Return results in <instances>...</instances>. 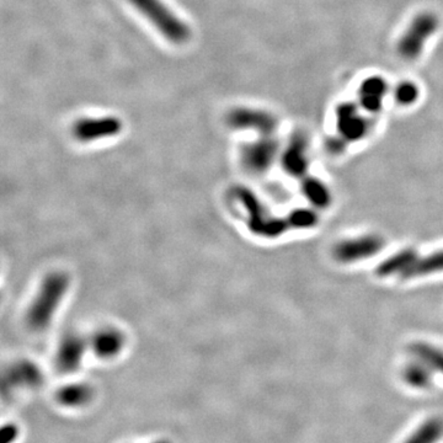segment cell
<instances>
[{
    "label": "cell",
    "mask_w": 443,
    "mask_h": 443,
    "mask_svg": "<svg viewBox=\"0 0 443 443\" xmlns=\"http://www.w3.org/2000/svg\"><path fill=\"white\" fill-rule=\"evenodd\" d=\"M122 131V121L114 116L99 119H83L73 126V136L76 141L88 143L99 139L114 137Z\"/></svg>",
    "instance_id": "cell-8"
},
{
    "label": "cell",
    "mask_w": 443,
    "mask_h": 443,
    "mask_svg": "<svg viewBox=\"0 0 443 443\" xmlns=\"http://www.w3.org/2000/svg\"><path fill=\"white\" fill-rule=\"evenodd\" d=\"M85 343L76 335H69L64 338L57 351L58 370L66 373H71L81 367V361L84 358Z\"/></svg>",
    "instance_id": "cell-11"
},
{
    "label": "cell",
    "mask_w": 443,
    "mask_h": 443,
    "mask_svg": "<svg viewBox=\"0 0 443 443\" xmlns=\"http://www.w3.org/2000/svg\"><path fill=\"white\" fill-rule=\"evenodd\" d=\"M300 189L305 200L308 201L310 205L317 210H325L333 202L331 191L318 177H308V175L303 177Z\"/></svg>",
    "instance_id": "cell-13"
},
{
    "label": "cell",
    "mask_w": 443,
    "mask_h": 443,
    "mask_svg": "<svg viewBox=\"0 0 443 443\" xmlns=\"http://www.w3.org/2000/svg\"><path fill=\"white\" fill-rule=\"evenodd\" d=\"M124 348V336L114 329L101 330L93 340V348L96 356L112 358Z\"/></svg>",
    "instance_id": "cell-15"
},
{
    "label": "cell",
    "mask_w": 443,
    "mask_h": 443,
    "mask_svg": "<svg viewBox=\"0 0 443 443\" xmlns=\"http://www.w3.org/2000/svg\"><path fill=\"white\" fill-rule=\"evenodd\" d=\"M419 255L413 249H404L383 260L376 268L377 276L391 277L393 275H403L409 268Z\"/></svg>",
    "instance_id": "cell-14"
},
{
    "label": "cell",
    "mask_w": 443,
    "mask_h": 443,
    "mask_svg": "<svg viewBox=\"0 0 443 443\" xmlns=\"http://www.w3.org/2000/svg\"><path fill=\"white\" fill-rule=\"evenodd\" d=\"M93 389L91 386L84 383L78 384H69L63 386L61 391H58L57 401L61 406L68 408H79L85 406L93 398Z\"/></svg>",
    "instance_id": "cell-17"
},
{
    "label": "cell",
    "mask_w": 443,
    "mask_h": 443,
    "mask_svg": "<svg viewBox=\"0 0 443 443\" xmlns=\"http://www.w3.org/2000/svg\"><path fill=\"white\" fill-rule=\"evenodd\" d=\"M410 353L415 358L426 363L434 372L443 374V351L431 343L425 341H416L411 343Z\"/></svg>",
    "instance_id": "cell-20"
},
{
    "label": "cell",
    "mask_w": 443,
    "mask_h": 443,
    "mask_svg": "<svg viewBox=\"0 0 443 443\" xmlns=\"http://www.w3.org/2000/svg\"><path fill=\"white\" fill-rule=\"evenodd\" d=\"M439 272H443V249L429 254L424 258L416 259V261L401 275V278L410 280L416 277L430 276Z\"/></svg>",
    "instance_id": "cell-16"
},
{
    "label": "cell",
    "mask_w": 443,
    "mask_h": 443,
    "mask_svg": "<svg viewBox=\"0 0 443 443\" xmlns=\"http://www.w3.org/2000/svg\"><path fill=\"white\" fill-rule=\"evenodd\" d=\"M153 443H170L167 439H158V441H154Z\"/></svg>",
    "instance_id": "cell-25"
},
{
    "label": "cell",
    "mask_w": 443,
    "mask_h": 443,
    "mask_svg": "<svg viewBox=\"0 0 443 443\" xmlns=\"http://www.w3.org/2000/svg\"><path fill=\"white\" fill-rule=\"evenodd\" d=\"M439 19L431 11L416 15L398 42V53L406 61H414L424 51L431 36L439 30Z\"/></svg>",
    "instance_id": "cell-3"
},
{
    "label": "cell",
    "mask_w": 443,
    "mask_h": 443,
    "mask_svg": "<svg viewBox=\"0 0 443 443\" xmlns=\"http://www.w3.org/2000/svg\"><path fill=\"white\" fill-rule=\"evenodd\" d=\"M420 90L413 81H401L394 89V99L401 106L413 105L419 98Z\"/></svg>",
    "instance_id": "cell-23"
},
{
    "label": "cell",
    "mask_w": 443,
    "mask_h": 443,
    "mask_svg": "<svg viewBox=\"0 0 443 443\" xmlns=\"http://www.w3.org/2000/svg\"><path fill=\"white\" fill-rule=\"evenodd\" d=\"M11 378L18 386H36L40 382V373L35 366L24 363L13 368Z\"/></svg>",
    "instance_id": "cell-22"
},
{
    "label": "cell",
    "mask_w": 443,
    "mask_h": 443,
    "mask_svg": "<svg viewBox=\"0 0 443 443\" xmlns=\"http://www.w3.org/2000/svg\"><path fill=\"white\" fill-rule=\"evenodd\" d=\"M141 14L146 16L150 24L160 34L175 45H184L191 37V30L179 19L162 0H129Z\"/></svg>",
    "instance_id": "cell-2"
},
{
    "label": "cell",
    "mask_w": 443,
    "mask_h": 443,
    "mask_svg": "<svg viewBox=\"0 0 443 443\" xmlns=\"http://www.w3.org/2000/svg\"><path fill=\"white\" fill-rule=\"evenodd\" d=\"M432 372L426 363L416 358V361L406 365L403 371V378L408 386L416 389H425L432 383Z\"/></svg>",
    "instance_id": "cell-18"
},
{
    "label": "cell",
    "mask_w": 443,
    "mask_h": 443,
    "mask_svg": "<svg viewBox=\"0 0 443 443\" xmlns=\"http://www.w3.org/2000/svg\"><path fill=\"white\" fill-rule=\"evenodd\" d=\"M384 239L377 234L343 239L333 245V258L340 264H355L376 256L384 249Z\"/></svg>",
    "instance_id": "cell-5"
},
{
    "label": "cell",
    "mask_w": 443,
    "mask_h": 443,
    "mask_svg": "<svg viewBox=\"0 0 443 443\" xmlns=\"http://www.w3.org/2000/svg\"><path fill=\"white\" fill-rule=\"evenodd\" d=\"M227 124L234 129H250L261 136H272L278 127V121L267 111L238 107L229 111Z\"/></svg>",
    "instance_id": "cell-6"
},
{
    "label": "cell",
    "mask_w": 443,
    "mask_h": 443,
    "mask_svg": "<svg viewBox=\"0 0 443 443\" xmlns=\"http://www.w3.org/2000/svg\"><path fill=\"white\" fill-rule=\"evenodd\" d=\"M336 126L340 137L346 142L361 141L370 131L367 119L358 114V107L351 104H343L336 109Z\"/></svg>",
    "instance_id": "cell-9"
},
{
    "label": "cell",
    "mask_w": 443,
    "mask_h": 443,
    "mask_svg": "<svg viewBox=\"0 0 443 443\" xmlns=\"http://www.w3.org/2000/svg\"><path fill=\"white\" fill-rule=\"evenodd\" d=\"M388 93V84L381 76H370L360 86V105L368 112H378Z\"/></svg>",
    "instance_id": "cell-12"
},
{
    "label": "cell",
    "mask_w": 443,
    "mask_h": 443,
    "mask_svg": "<svg viewBox=\"0 0 443 443\" xmlns=\"http://www.w3.org/2000/svg\"><path fill=\"white\" fill-rule=\"evenodd\" d=\"M280 144L272 136H262L259 141L244 146L242 160L244 167L255 174H261L270 169L277 154Z\"/></svg>",
    "instance_id": "cell-7"
},
{
    "label": "cell",
    "mask_w": 443,
    "mask_h": 443,
    "mask_svg": "<svg viewBox=\"0 0 443 443\" xmlns=\"http://www.w3.org/2000/svg\"><path fill=\"white\" fill-rule=\"evenodd\" d=\"M286 218L290 224V228L312 229L315 228L317 224L319 223V217L314 211L310 208H298V210L292 211Z\"/></svg>",
    "instance_id": "cell-21"
},
{
    "label": "cell",
    "mask_w": 443,
    "mask_h": 443,
    "mask_svg": "<svg viewBox=\"0 0 443 443\" xmlns=\"http://www.w3.org/2000/svg\"><path fill=\"white\" fill-rule=\"evenodd\" d=\"M19 437V427L13 423L3 425L0 430V443H14Z\"/></svg>",
    "instance_id": "cell-24"
},
{
    "label": "cell",
    "mask_w": 443,
    "mask_h": 443,
    "mask_svg": "<svg viewBox=\"0 0 443 443\" xmlns=\"http://www.w3.org/2000/svg\"><path fill=\"white\" fill-rule=\"evenodd\" d=\"M281 164L288 175L300 179L307 177L309 169V155L308 143L303 136L295 134V137H292L291 142L287 144L282 153Z\"/></svg>",
    "instance_id": "cell-10"
},
{
    "label": "cell",
    "mask_w": 443,
    "mask_h": 443,
    "mask_svg": "<svg viewBox=\"0 0 443 443\" xmlns=\"http://www.w3.org/2000/svg\"><path fill=\"white\" fill-rule=\"evenodd\" d=\"M244 208L248 211L249 228L258 235H264L266 238H277L290 229V224L286 220L276 218L267 215L265 207L261 202L248 190L239 192Z\"/></svg>",
    "instance_id": "cell-4"
},
{
    "label": "cell",
    "mask_w": 443,
    "mask_h": 443,
    "mask_svg": "<svg viewBox=\"0 0 443 443\" xmlns=\"http://www.w3.org/2000/svg\"><path fill=\"white\" fill-rule=\"evenodd\" d=\"M69 287L67 275L54 272L42 282L36 298L28 312V324L34 330H43L52 321Z\"/></svg>",
    "instance_id": "cell-1"
},
{
    "label": "cell",
    "mask_w": 443,
    "mask_h": 443,
    "mask_svg": "<svg viewBox=\"0 0 443 443\" xmlns=\"http://www.w3.org/2000/svg\"><path fill=\"white\" fill-rule=\"evenodd\" d=\"M443 439V420L431 418L420 425L404 443H439Z\"/></svg>",
    "instance_id": "cell-19"
}]
</instances>
